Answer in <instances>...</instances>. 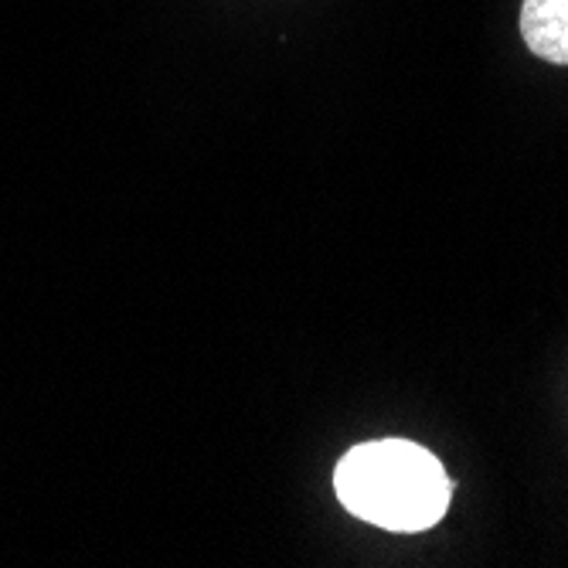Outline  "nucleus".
<instances>
[{"label":"nucleus","instance_id":"f257e3e1","mask_svg":"<svg viewBox=\"0 0 568 568\" xmlns=\"http://www.w3.org/2000/svg\"><path fill=\"white\" fill-rule=\"evenodd\" d=\"M337 500L385 531L416 535L446 518L453 480L436 453L408 439H378L354 446L334 470Z\"/></svg>","mask_w":568,"mask_h":568},{"label":"nucleus","instance_id":"f03ea898","mask_svg":"<svg viewBox=\"0 0 568 568\" xmlns=\"http://www.w3.org/2000/svg\"><path fill=\"white\" fill-rule=\"evenodd\" d=\"M521 34L538 59L568 65V0H525Z\"/></svg>","mask_w":568,"mask_h":568}]
</instances>
